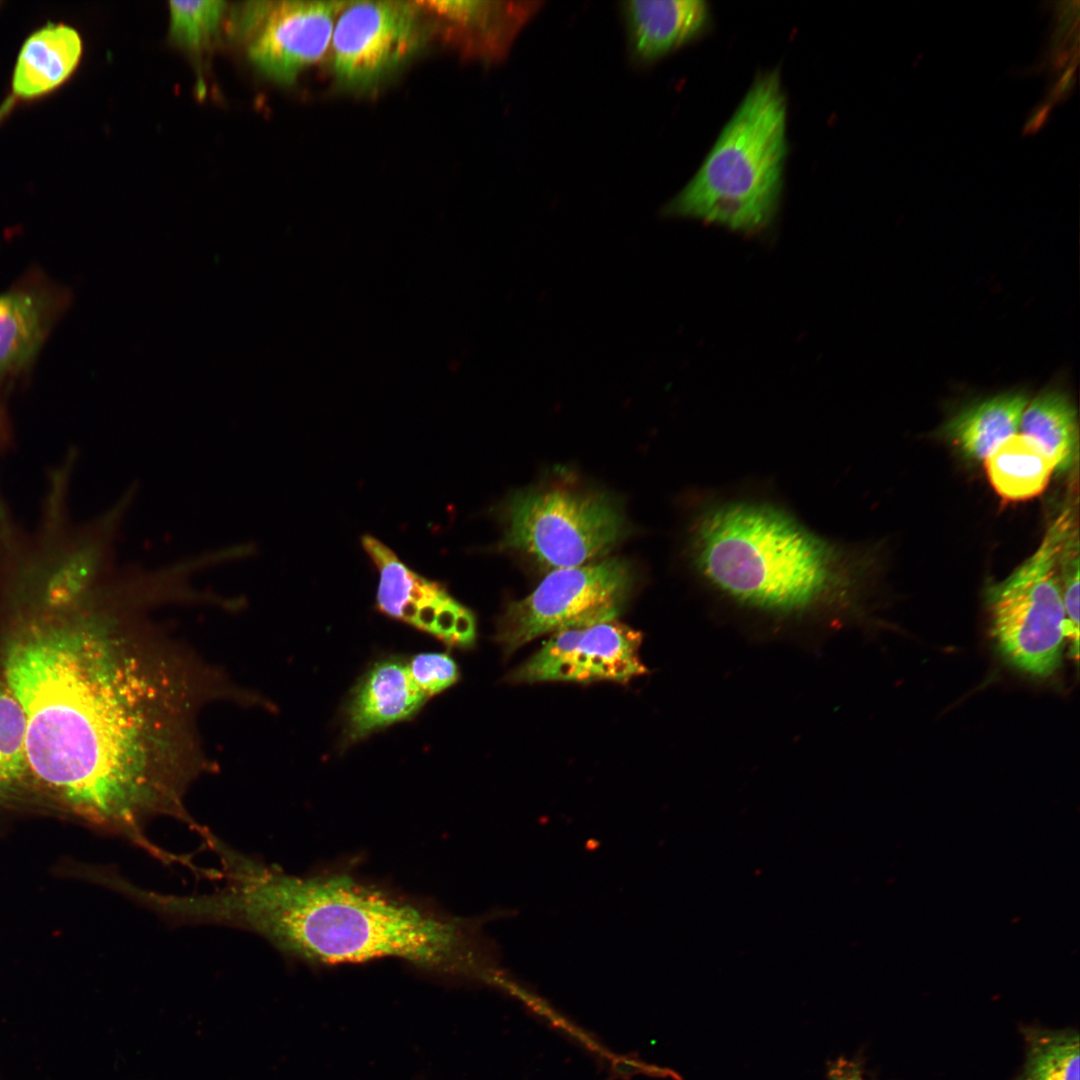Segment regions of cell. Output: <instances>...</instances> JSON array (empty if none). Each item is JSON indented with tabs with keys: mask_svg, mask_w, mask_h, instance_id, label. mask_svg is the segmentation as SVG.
Instances as JSON below:
<instances>
[{
	"mask_svg": "<svg viewBox=\"0 0 1080 1080\" xmlns=\"http://www.w3.org/2000/svg\"><path fill=\"white\" fill-rule=\"evenodd\" d=\"M34 615L5 649L4 682L26 725L30 783L76 816L168 863L146 825L171 817L200 834L191 785L214 768L202 710L232 700L222 672L171 639L151 610L87 595Z\"/></svg>",
	"mask_w": 1080,
	"mask_h": 1080,
	"instance_id": "6da1fadb",
	"label": "cell"
},
{
	"mask_svg": "<svg viewBox=\"0 0 1080 1080\" xmlns=\"http://www.w3.org/2000/svg\"><path fill=\"white\" fill-rule=\"evenodd\" d=\"M1051 461L1055 470L1066 471L1074 463L1078 447L1076 410L1061 391L1047 390L1028 402L1019 425Z\"/></svg>",
	"mask_w": 1080,
	"mask_h": 1080,
	"instance_id": "e0dca14e",
	"label": "cell"
},
{
	"mask_svg": "<svg viewBox=\"0 0 1080 1080\" xmlns=\"http://www.w3.org/2000/svg\"><path fill=\"white\" fill-rule=\"evenodd\" d=\"M223 884L189 895L187 918L254 932L286 956L339 965L399 959L452 976L494 980L489 917H459L344 870L294 875L230 847Z\"/></svg>",
	"mask_w": 1080,
	"mask_h": 1080,
	"instance_id": "7a4b0ae2",
	"label": "cell"
},
{
	"mask_svg": "<svg viewBox=\"0 0 1080 1080\" xmlns=\"http://www.w3.org/2000/svg\"><path fill=\"white\" fill-rule=\"evenodd\" d=\"M422 11L418 2H346L330 48L336 79L364 88L405 63L425 39Z\"/></svg>",
	"mask_w": 1080,
	"mask_h": 1080,
	"instance_id": "ba28073f",
	"label": "cell"
},
{
	"mask_svg": "<svg viewBox=\"0 0 1080 1080\" xmlns=\"http://www.w3.org/2000/svg\"><path fill=\"white\" fill-rule=\"evenodd\" d=\"M412 679L429 698L457 682L459 671L455 661L446 653H422L407 662Z\"/></svg>",
	"mask_w": 1080,
	"mask_h": 1080,
	"instance_id": "603a6c76",
	"label": "cell"
},
{
	"mask_svg": "<svg viewBox=\"0 0 1080 1080\" xmlns=\"http://www.w3.org/2000/svg\"><path fill=\"white\" fill-rule=\"evenodd\" d=\"M380 583L377 592V608L387 616L396 618L408 597L415 571L397 557L379 569Z\"/></svg>",
	"mask_w": 1080,
	"mask_h": 1080,
	"instance_id": "cb8c5ba5",
	"label": "cell"
},
{
	"mask_svg": "<svg viewBox=\"0 0 1080 1080\" xmlns=\"http://www.w3.org/2000/svg\"><path fill=\"white\" fill-rule=\"evenodd\" d=\"M428 698L400 658L376 662L354 687L344 710V742L349 744L413 717Z\"/></svg>",
	"mask_w": 1080,
	"mask_h": 1080,
	"instance_id": "8fae6325",
	"label": "cell"
},
{
	"mask_svg": "<svg viewBox=\"0 0 1080 1080\" xmlns=\"http://www.w3.org/2000/svg\"><path fill=\"white\" fill-rule=\"evenodd\" d=\"M786 104L778 74L759 77L689 183L664 208L742 233L772 221L786 156Z\"/></svg>",
	"mask_w": 1080,
	"mask_h": 1080,
	"instance_id": "277c9868",
	"label": "cell"
},
{
	"mask_svg": "<svg viewBox=\"0 0 1080 1080\" xmlns=\"http://www.w3.org/2000/svg\"><path fill=\"white\" fill-rule=\"evenodd\" d=\"M343 1H264L236 12L234 26L248 38V55L270 79L291 84L330 51Z\"/></svg>",
	"mask_w": 1080,
	"mask_h": 1080,
	"instance_id": "9c48e42d",
	"label": "cell"
},
{
	"mask_svg": "<svg viewBox=\"0 0 1080 1080\" xmlns=\"http://www.w3.org/2000/svg\"><path fill=\"white\" fill-rule=\"evenodd\" d=\"M501 545L549 569L586 564L621 538L624 521L604 495L553 488L519 492L504 510Z\"/></svg>",
	"mask_w": 1080,
	"mask_h": 1080,
	"instance_id": "8992f818",
	"label": "cell"
},
{
	"mask_svg": "<svg viewBox=\"0 0 1080 1080\" xmlns=\"http://www.w3.org/2000/svg\"><path fill=\"white\" fill-rule=\"evenodd\" d=\"M1079 546L1075 529L1066 539L1061 555V587L1066 619V641L1070 656L1077 661L1079 655Z\"/></svg>",
	"mask_w": 1080,
	"mask_h": 1080,
	"instance_id": "7402d4cb",
	"label": "cell"
},
{
	"mask_svg": "<svg viewBox=\"0 0 1080 1080\" xmlns=\"http://www.w3.org/2000/svg\"><path fill=\"white\" fill-rule=\"evenodd\" d=\"M985 468L994 490L1011 501L1042 493L1055 470L1042 450L1022 434L1001 444L985 459Z\"/></svg>",
	"mask_w": 1080,
	"mask_h": 1080,
	"instance_id": "ac0fdd59",
	"label": "cell"
},
{
	"mask_svg": "<svg viewBox=\"0 0 1080 1080\" xmlns=\"http://www.w3.org/2000/svg\"><path fill=\"white\" fill-rule=\"evenodd\" d=\"M424 10L460 27L472 50L491 60L503 59L517 35L540 10L542 1H427Z\"/></svg>",
	"mask_w": 1080,
	"mask_h": 1080,
	"instance_id": "5bb4252c",
	"label": "cell"
},
{
	"mask_svg": "<svg viewBox=\"0 0 1080 1080\" xmlns=\"http://www.w3.org/2000/svg\"><path fill=\"white\" fill-rule=\"evenodd\" d=\"M687 553L712 591L777 617L846 610L864 568L854 552L817 534L783 506L749 497L704 504L688 531Z\"/></svg>",
	"mask_w": 1080,
	"mask_h": 1080,
	"instance_id": "3957f363",
	"label": "cell"
},
{
	"mask_svg": "<svg viewBox=\"0 0 1080 1080\" xmlns=\"http://www.w3.org/2000/svg\"><path fill=\"white\" fill-rule=\"evenodd\" d=\"M1074 530L1072 511L1066 508L1035 552L987 590L993 643L1006 663L1030 677L1048 678L1062 662L1066 619L1060 555Z\"/></svg>",
	"mask_w": 1080,
	"mask_h": 1080,
	"instance_id": "5b68a950",
	"label": "cell"
},
{
	"mask_svg": "<svg viewBox=\"0 0 1080 1080\" xmlns=\"http://www.w3.org/2000/svg\"><path fill=\"white\" fill-rule=\"evenodd\" d=\"M1026 1060L1017 1080H1079V1034L1075 1030L1026 1027Z\"/></svg>",
	"mask_w": 1080,
	"mask_h": 1080,
	"instance_id": "d6986e66",
	"label": "cell"
},
{
	"mask_svg": "<svg viewBox=\"0 0 1080 1080\" xmlns=\"http://www.w3.org/2000/svg\"><path fill=\"white\" fill-rule=\"evenodd\" d=\"M22 708L0 683V801L15 797L30 783Z\"/></svg>",
	"mask_w": 1080,
	"mask_h": 1080,
	"instance_id": "ffe728a7",
	"label": "cell"
},
{
	"mask_svg": "<svg viewBox=\"0 0 1080 1080\" xmlns=\"http://www.w3.org/2000/svg\"><path fill=\"white\" fill-rule=\"evenodd\" d=\"M10 430L6 416L0 411V452L6 449L10 443Z\"/></svg>",
	"mask_w": 1080,
	"mask_h": 1080,
	"instance_id": "4316f807",
	"label": "cell"
},
{
	"mask_svg": "<svg viewBox=\"0 0 1080 1080\" xmlns=\"http://www.w3.org/2000/svg\"><path fill=\"white\" fill-rule=\"evenodd\" d=\"M629 55L634 64H650L695 37L709 10L699 0L625 1L620 6Z\"/></svg>",
	"mask_w": 1080,
	"mask_h": 1080,
	"instance_id": "7c38bea8",
	"label": "cell"
},
{
	"mask_svg": "<svg viewBox=\"0 0 1080 1080\" xmlns=\"http://www.w3.org/2000/svg\"><path fill=\"white\" fill-rule=\"evenodd\" d=\"M170 35L193 53L206 49L219 32L227 10L223 1H170Z\"/></svg>",
	"mask_w": 1080,
	"mask_h": 1080,
	"instance_id": "44dd1931",
	"label": "cell"
},
{
	"mask_svg": "<svg viewBox=\"0 0 1080 1080\" xmlns=\"http://www.w3.org/2000/svg\"><path fill=\"white\" fill-rule=\"evenodd\" d=\"M828 1077L829 1080H865L859 1063L843 1057L830 1064Z\"/></svg>",
	"mask_w": 1080,
	"mask_h": 1080,
	"instance_id": "484cf974",
	"label": "cell"
},
{
	"mask_svg": "<svg viewBox=\"0 0 1080 1080\" xmlns=\"http://www.w3.org/2000/svg\"><path fill=\"white\" fill-rule=\"evenodd\" d=\"M1028 402L1022 392H1005L978 401L947 423L946 434L965 457L985 460L1017 434Z\"/></svg>",
	"mask_w": 1080,
	"mask_h": 1080,
	"instance_id": "2e32d148",
	"label": "cell"
},
{
	"mask_svg": "<svg viewBox=\"0 0 1080 1080\" xmlns=\"http://www.w3.org/2000/svg\"><path fill=\"white\" fill-rule=\"evenodd\" d=\"M641 641L639 631L616 619L570 625L553 632L510 680L625 683L647 671L639 656Z\"/></svg>",
	"mask_w": 1080,
	"mask_h": 1080,
	"instance_id": "30bf717a",
	"label": "cell"
},
{
	"mask_svg": "<svg viewBox=\"0 0 1080 1080\" xmlns=\"http://www.w3.org/2000/svg\"><path fill=\"white\" fill-rule=\"evenodd\" d=\"M56 293L22 286L0 294V390L38 353L59 307Z\"/></svg>",
	"mask_w": 1080,
	"mask_h": 1080,
	"instance_id": "4fadbf2b",
	"label": "cell"
},
{
	"mask_svg": "<svg viewBox=\"0 0 1080 1080\" xmlns=\"http://www.w3.org/2000/svg\"><path fill=\"white\" fill-rule=\"evenodd\" d=\"M81 53L82 41L74 28L50 23L38 29L18 54L12 78L14 94L32 99L58 88L76 69Z\"/></svg>",
	"mask_w": 1080,
	"mask_h": 1080,
	"instance_id": "9a60e30c",
	"label": "cell"
},
{
	"mask_svg": "<svg viewBox=\"0 0 1080 1080\" xmlns=\"http://www.w3.org/2000/svg\"><path fill=\"white\" fill-rule=\"evenodd\" d=\"M632 586L630 566L616 557L552 570L531 594L508 605L496 639L509 654L570 625L616 619Z\"/></svg>",
	"mask_w": 1080,
	"mask_h": 1080,
	"instance_id": "52a82bcc",
	"label": "cell"
},
{
	"mask_svg": "<svg viewBox=\"0 0 1080 1080\" xmlns=\"http://www.w3.org/2000/svg\"><path fill=\"white\" fill-rule=\"evenodd\" d=\"M361 543L378 569L397 558V555L389 547L371 535L363 536Z\"/></svg>",
	"mask_w": 1080,
	"mask_h": 1080,
	"instance_id": "d4e9b609",
	"label": "cell"
}]
</instances>
